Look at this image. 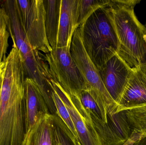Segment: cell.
Returning <instances> with one entry per match:
<instances>
[{
	"label": "cell",
	"instance_id": "cell-1",
	"mask_svg": "<svg viewBox=\"0 0 146 145\" xmlns=\"http://www.w3.org/2000/svg\"><path fill=\"white\" fill-rule=\"evenodd\" d=\"M26 76L21 56L13 47L6 58L0 95V145H24L27 135Z\"/></svg>",
	"mask_w": 146,
	"mask_h": 145
},
{
	"label": "cell",
	"instance_id": "cell-2",
	"mask_svg": "<svg viewBox=\"0 0 146 145\" xmlns=\"http://www.w3.org/2000/svg\"><path fill=\"white\" fill-rule=\"evenodd\" d=\"M140 2L110 0L104 8L117 37V54L132 68L146 63V28L134 12L135 7Z\"/></svg>",
	"mask_w": 146,
	"mask_h": 145
},
{
	"label": "cell",
	"instance_id": "cell-3",
	"mask_svg": "<svg viewBox=\"0 0 146 145\" xmlns=\"http://www.w3.org/2000/svg\"><path fill=\"white\" fill-rule=\"evenodd\" d=\"M1 7L7 16V26L13 45L19 52L26 76L32 79L38 86L47 102L53 99V89L48 68L40 52L31 46L21 25L18 14L16 0L0 2Z\"/></svg>",
	"mask_w": 146,
	"mask_h": 145
},
{
	"label": "cell",
	"instance_id": "cell-4",
	"mask_svg": "<svg viewBox=\"0 0 146 145\" xmlns=\"http://www.w3.org/2000/svg\"><path fill=\"white\" fill-rule=\"evenodd\" d=\"M104 8L80 26L84 48L98 71L117 53L118 49L116 35Z\"/></svg>",
	"mask_w": 146,
	"mask_h": 145
},
{
	"label": "cell",
	"instance_id": "cell-5",
	"mask_svg": "<svg viewBox=\"0 0 146 145\" xmlns=\"http://www.w3.org/2000/svg\"><path fill=\"white\" fill-rule=\"evenodd\" d=\"M70 52L73 60L82 76L86 90L99 106L107 123V114L116 113L118 106L106 89L98 70L84 48L80 26L74 32Z\"/></svg>",
	"mask_w": 146,
	"mask_h": 145
},
{
	"label": "cell",
	"instance_id": "cell-6",
	"mask_svg": "<svg viewBox=\"0 0 146 145\" xmlns=\"http://www.w3.org/2000/svg\"><path fill=\"white\" fill-rule=\"evenodd\" d=\"M70 46L56 47L48 53L40 54L48 65L52 80L66 92L79 96L82 91L86 90V85L73 60Z\"/></svg>",
	"mask_w": 146,
	"mask_h": 145
},
{
	"label": "cell",
	"instance_id": "cell-7",
	"mask_svg": "<svg viewBox=\"0 0 146 145\" xmlns=\"http://www.w3.org/2000/svg\"><path fill=\"white\" fill-rule=\"evenodd\" d=\"M21 25L33 49L43 54L52 49L45 30V11L43 0H16Z\"/></svg>",
	"mask_w": 146,
	"mask_h": 145
},
{
	"label": "cell",
	"instance_id": "cell-8",
	"mask_svg": "<svg viewBox=\"0 0 146 145\" xmlns=\"http://www.w3.org/2000/svg\"><path fill=\"white\" fill-rule=\"evenodd\" d=\"M52 88L68 110L82 145H102L89 112L84 108L79 97L65 91L56 82L50 80Z\"/></svg>",
	"mask_w": 146,
	"mask_h": 145
},
{
	"label": "cell",
	"instance_id": "cell-9",
	"mask_svg": "<svg viewBox=\"0 0 146 145\" xmlns=\"http://www.w3.org/2000/svg\"><path fill=\"white\" fill-rule=\"evenodd\" d=\"M133 70V68L117 53L99 71L106 89L117 106Z\"/></svg>",
	"mask_w": 146,
	"mask_h": 145
},
{
	"label": "cell",
	"instance_id": "cell-10",
	"mask_svg": "<svg viewBox=\"0 0 146 145\" xmlns=\"http://www.w3.org/2000/svg\"><path fill=\"white\" fill-rule=\"evenodd\" d=\"M133 69L132 75L118 104L116 112L146 104L145 67L144 65H141Z\"/></svg>",
	"mask_w": 146,
	"mask_h": 145
},
{
	"label": "cell",
	"instance_id": "cell-11",
	"mask_svg": "<svg viewBox=\"0 0 146 145\" xmlns=\"http://www.w3.org/2000/svg\"><path fill=\"white\" fill-rule=\"evenodd\" d=\"M24 99L28 132L41 117L50 113L38 86L32 79L27 77L25 80Z\"/></svg>",
	"mask_w": 146,
	"mask_h": 145
},
{
	"label": "cell",
	"instance_id": "cell-12",
	"mask_svg": "<svg viewBox=\"0 0 146 145\" xmlns=\"http://www.w3.org/2000/svg\"><path fill=\"white\" fill-rule=\"evenodd\" d=\"M80 0H62L57 47L71 46L77 24Z\"/></svg>",
	"mask_w": 146,
	"mask_h": 145
},
{
	"label": "cell",
	"instance_id": "cell-13",
	"mask_svg": "<svg viewBox=\"0 0 146 145\" xmlns=\"http://www.w3.org/2000/svg\"><path fill=\"white\" fill-rule=\"evenodd\" d=\"M24 145H59L52 115L38 120L27 132Z\"/></svg>",
	"mask_w": 146,
	"mask_h": 145
},
{
	"label": "cell",
	"instance_id": "cell-14",
	"mask_svg": "<svg viewBox=\"0 0 146 145\" xmlns=\"http://www.w3.org/2000/svg\"><path fill=\"white\" fill-rule=\"evenodd\" d=\"M61 0L43 1L46 35L52 49L57 47L60 26Z\"/></svg>",
	"mask_w": 146,
	"mask_h": 145
},
{
	"label": "cell",
	"instance_id": "cell-15",
	"mask_svg": "<svg viewBox=\"0 0 146 145\" xmlns=\"http://www.w3.org/2000/svg\"><path fill=\"white\" fill-rule=\"evenodd\" d=\"M124 111L131 134L138 138L146 137V104Z\"/></svg>",
	"mask_w": 146,
	"mask_h": 145
},
{
	"label": "cell",
	"instance_id": "cell-16",
	"mask_svg": "<svg viewBox=\"0 0 146 145\" xmlns=\"http://www.w3.org/2000/svg\"><path fill=\"white\" fill-rule=\"evenodd\" d=\"M110 0H80L78 9V24L80 26L94 12L105 7Z\"/></svg>",
	"mask_w": 146,
	"mask_h": 145
},
{
	"label": "cell",
	"instance_id": "cell-17",
	"mask_svg": "<svg viewBox=\"0 0 146 145\" xmlns=\"http://www.w3.org/2000/svg\"><path fill=\"white\" fill-rule=\"evenodd\" d=\"M52 118L59 145H82L58 115Z\"/></svg>",
	"mask_w": 146,
	"mask_h": 145
},
{
	"label": "cell",
	"instance_id": "cell-18",
	"mask_svg": "<svg viewBox=\"0 0 146 145\" xmlns=\"http://www.w3.org/2000/svg\"><path fill=\"white\" fill-rule=\"evenodd\" d=\"M9 33L7 26V16L0 7V63L6 60Z\"/></svg>",
	"mask_w": 146,
	"mask_h": 145
},
{
	"label": "cell",
	"instance_id": "cell-19",
	"mask_svg": "<svg viewBox=\"0 0 146 145\" xmlns=\"http://www.w3.org/2000/svg\"><path fill=\"white\" fill-rule=\"evenodd\" d=\"M53 97L57 110V115L62 119L64 123L71 130L74 136L78 139L77 134L69 111L57 93L53 89Z\"/></svg>",
	"mask_w": 146,
	"mask_h": 145
},
{
	"label": "cell",
	"instance_id": "cell-20",
	"mask_svg": "<svg viewBox=\"0 0 146 145\" xmlns=\"http://www.w3.org/2000/svg\"><path fill=\"white\" fill-rule=\"evenodd\" d=\"M78 97L84 108L90 114L106 123V121L99 106L86 90H84L82 91Z\"/></svg>",
	"mask_w": 146,
	"mask_h": 145
},
{
	"label": "cell",
	"instance_id": "cell-21",
	"mask_svg": "<svg viewBox=\"0 0 146 145\" xmlns=\"http://www.w3.org/2000/svg\"><path fill=\"white\" fill-rule=\"evenodd\" d=\"M122 145H146V137L138 138L131 135L127 140Z\"/></svg>",
	"mask_w": 146,
	"mask_h": 145
},
{
	"label": "cell",
	"instance_id": "cell-22",
	"mask_svg": "<svg viewBox=\"0 0 146 145\" xmlns=\"http://www.w3.org/2000/svg\"><path fill=\"white\" fill-rule=\"evenodd\" d=\"M3 70L1 74L0 75V95H1V90L2 85L3 79Z\"/></svg>",
	"mask_w": 146,
	"mask_h": 145
},
{
	"label": "cell",
	"instance_id": "cell-23",
	"mask_svg": "<svg viewBox=\"0 0 146 145\" xmlns=\"http://www.w3.org/2000/svg\"><path fill=\"white\" fill-rule=\"evenodd\" d=\"M4 66H5V61L0 63V75L1 74L2 72L4 70Z\"/></svg>",
	"mask_w": 146,
	"mask_h": 145
},
{
	"label": "cell",
	"instance_id": "cell-24",
	"mask_svg": "<svg viewBox=\"0 0 146 145\" xmlns=\"http://www.w3.org/2000/svg\"><path fill=\"white\" fill-rule=\"evenodd\" d=\"M145 42L146 46V32L145 34ZM144 65H145V69L146 70V63Z\"/></svg>",
	"mask_w": 146,
	"mask_h": 145
},
{
	"label": "cell",
	"instance_id": "cell-25",
	"mask_svg": "<svg viewBox=\"0 0 146 145\" xmlns=\"http://www.w3.org/2000/svg\"><path fill=\"white\" fill-rule=\"evenodd\" d=\"M145 27L146 28V22L145 24Z\"/></svg>",
	"mask_w": 146,
	"mask_h": 145
}]
</instances>
